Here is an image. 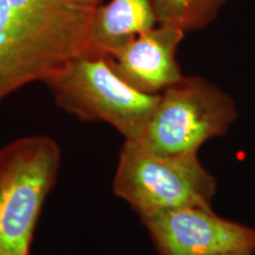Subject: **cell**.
I'll use <instances>...</instances> for the list:
<instances>
[{
	"mask_svg": "<svg viewBox=\"0 0 255 255\" xmlns=\"http://www.w3.org/2000/svg\"><path fill=\"white\" fill-rule=\"evenodd\" d=\"M60 109L84 122L109 124L124 141L136 142L158 102L117 75L107 56L82 55L44 79Z\"/></svg>",
	"mask_w": 255,
	"mask_h": 255,
	"instance_id": "obj_2",
	"label": "cell"
},
{
	"mask_svg": "<svg viewBox=\"0 0 255 255\" xmlns=\"http://www.w3.org/2000/svg\"><path fill=\"white\" fill-rule=\"evenodd\" d=\"M215 177L197 154L165 155L124 141L115 170L113 191L137 215L201 207L213 208Z\"/></svg>",
	"mask_w": 255,
	"mask_h": 255,
	"instance_id": "obj_4",
	"label": "cell"
},
{
	"mask_svg": "<svg viewBox=\"0 0 255 255\" xmlns=\"http://www.w3.org/2000/svg\"><path fill=\"white\" fill-rule=\"evenodd\" d=\"M60 164L62 150L50 136L20 137L0 149V255H30Z\"/></svg>",
	"mask_w": 255,
	"mask_h": 255,
	"instance_id": "obj_3",
	"label": "cell"
},
{
	"mask_svg": "<svg viewBox=\"0 0 255 255\" xmlns=\"http://www.w3.org/2000/svg\"><path fill=\"white\" fill-rule=\"evenodd\" d=\"M227 0H151L157 24L170 25L184 32L205 30Z\"/></svg>",
	"mask_w": 255,
	"mask_h": 255,
	"instance_id": "obj_9",
	"label": "cell"
},
{
	"mask_svg": "<svg viewBox=\"0 0 255 255\" xmlns=\"http://www.w3.org/2000/svg\"><path fill=\"white\" fill-rule=\"evenodd\" d=\"M218 255H254V253H251V252H231V253H223Z\"/></svg>",
	"mask_w": 255,
	"mask_h": 255,
	"instance_id": "obj_10",
	"label": "cell"
},
{
	"mask_svg": "<svg viewBox=\"0 0 255 255\" xmlns=\"http://www.w3.org/2000/svg\"><path fill=\"white\" fill-rule=\"evenodd\" d=\"M237 119L231 95L200 76H184L159 94L135 143L158 154H197L206 142L226 135Z\"/></svg>",
	"mask_w": 255,
	"mask_h": 255,
	"instance_id": "obj_5",
	"label": "cell"
},
{
	"mask_svg": "<svg viewBox=\"0 0 255 255\" xmlns=\"http://www.w3.org/2000/svg\"><path fill=\"white\" fill-rule=\"evenodd\" d=\"M157 255L255 254V228L216 214L213 208L184 207L139 216Z\"/></svg>",
	"mask_w": 255,
	"mask_h": 255,
	"instance_id": "obj_6",
	"label": "cell"
},
{
	"mask_svg": "<svg viewBox=\"0 0 255 255\" xmlns=\"http://www.w3.org/2000/svg\"><path fill=\"white\" fill-rule=\"evenodd\" d=\"M156 25L151 0H110L98 6L92 19V55L108 56Z\"/></svg>",
	"mask_w": 255,
	"mask_h": 255,
	"instance_id": "obj_8",
	"label": "cell"
},
{
	"mask_svg": "<svg viewBox=\"0 0 255 255\" xmlns=\"http://www.w3.org/2000/svg\"><path fill=\"white\" fill-rule=\"evenodd\" d=\"M102 1L0 0V101L75 57L92 55L91 24Z\"/></svg>",
	"mask_w": 255,
	"mask_h": 255,
	"instance_id": "obj_1",
	"label": "cell"
},
{
	"mask_svg": "<svg viewBox=\"0 0 255 255\" xmlns=\"http://www.w3.org/2000/svg\"><path fill=\"white\" fill-rule=\"evenodd\" d=\"M186 32L157 24L108 55L117 75L136 90L158 95L184 76L177 62V50Z\"/></svg>",
	"mask_w": 255,
	"mask_h": 255,
	"instance_id": "obj_7",
	"label": "cell"
}]
</instances>
